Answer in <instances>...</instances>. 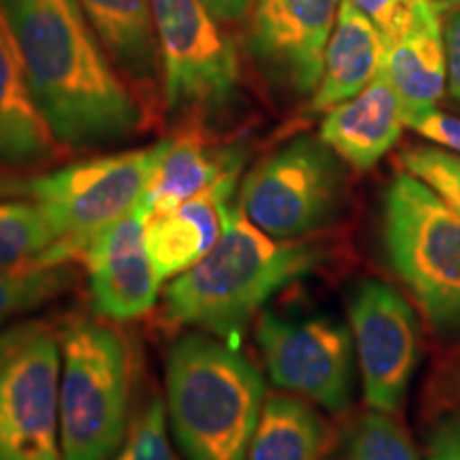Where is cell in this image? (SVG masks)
I'll use <instances>...</instances> for the list:
<instances>
[{
    "mask_svg": "<svg viewBox=\"0 0 460 460\" xmlns=\"http://www.w3.org/2000/svg\"><path fill=\"white\" fill-rule=\"evenodd\" d=\"M32 96L65 149L137 135L146 111L77 0H0Z\"/></svg>",
    "mask_w": 460,
    "mask_h": 460,
    "instance_id": "6da1fadb",
    "label": "cell"
},
{
    "mask_svg": "<svg viewBox=\"0 0 460 460\" xmlns=\"http://www.w3.org/2000/svg\"><path fill=\"white\" fill-rule=\"evenodd\" d=\"M326 261L324 247L307 237L267 234L234 200L214 250L166 286L164 315L172 324L234 343L269 298L315 273Z\"/></svg>",
    "mask_w": 460,
    "mask_h": 460,
    "instance_id": "7a4b0ae2",
    "label": "cell"
},
{
    "mask_svg": "<svg viewBox=\"0 0 460 460\" xmlns=\"http://www.w3.org/2000/svg\"><path fill=\"white\" fill-rule=\"evenodd\" d=\"M264 377L233 343L197 331L166 354V418L188 460H247Z\"/></svg>",
    "mask_w": 460,
    "mask_h": 460,
    "instance_id": "3957f363",
    "label": "cell"
},
{
    "mask_svg": "<svg viewBox=\"0 0 460 460\" xmlns=\"http://www.w3.org/2000/svg\"><path fill=\"white\" fill-rule=\"evenodd\" d=\"M132 354L122 332L90 318L60 335L62 460H113L130 429Z\"/></svg>",
    "mask_w": 460,
    "mask_h": 460,
    "instance_id": "277c9868",
    "label": "cell"
},
{
    "mask_svg": "<svg viewBox=\"0 0 460 460\" xmlns=\"http://www.w3.org/2000/svg\"><path fill=\"white\" fill-rule=\"evenodd\" d=\"M388 262L435 331H460V214L427 183L399 172L384 194Z\"/></svg>",
    "mask_w": 460,
    "mask_h": 460,
    "instance_id": "5b68a950",
    "label": "cell"
},
{
    "mask_svg": "<svg viewBox=\"0 0 460 460\" xmlns=\"http://www.w3.org/2000/svg\"><path fill=\"white\" fill-rule=\"evenodd\" d=\"M163 152L164 139L149 147L79 160L31 177L28 199L41 207L60 239L28 267H56L79 258L96 230L132 214Z\"/></svg>",
    "mask_w": 460,
    "mask_h": 460,
    "instance_id": "8992f818",
    "label": "cell"
},
{
    "mask_svg": "<svg viewBox=\"0 0 460 460\" xmlns=\"http://www.w3.org/2000/svg\"><path fill=\"white\" fill-rule=\"evenodd\" d=\"M341 158L320 137H296L245 175L237 205L275 239H305L337 216Z\"/></svg>",
    "mask_w": 460,
    "mask_h": 460,
    "instance_id": "52a82bcc",
    "label": "cell"
},
{
    "mask_svg": "<svg viewBox=\"0 0 460 460\" xmlns=\"http://www.w3.org/2000/svg\"><path fill=\"white\" fill-rule=\"evenodd\" d=\"M152 20L166 111L181 118L228 111L239 94V60L209 9L200 0H152Z\"/></svg>",
    "mask_w": 460,
    "mask_h": 460,
    "instance_id": "ba28073f",
    "label": "cell"
},
{
    "mask_svg": "<svg viewBox=\"0 0 460 460\" xmlns=\"http://www.w3.org/2000/svg\"><path fill=\"white\" fill-rule=\"evenodd\" d=\"M256 343L275 386L332 413L348 410L356 349L352 331L343 322L264 309L256 318Z\"/></svg>",
    "mask_w": 460,
    "mask_h": 460,
    "instance_id": "9c48e42d",
    "label": "cell"
},
{
    "mask_svg": "<svg viewBox=\"0 0 460 460\" xmlns=\"http://www.w3.org/2000/svg\"><path fill=\"white\" fill-rule=\"evenodd\" d=\"M362 390L369 410L399 413L420 365V324L393 286L362 279L348 298Z\"/></svg>",
    "mask_w": 460,
    "mask_h": 460,
    "instance_id": "30bf717a",
    "label": "cell"
},
{
    "mask_svg": "<svg viewBox=\"0 0 460 460\" xmlns=\"http://www.w3.org/2000/svg\"><path fill=\"white\" fill-rule=\"evenodd\" d=\"M0 460H62L60 339L49 326L0 367Z\"/></svg>",
    "mask_w": 460,
    "mask_h": 460,
    "instance_id": "8fae6325",
    "label": "cell"
},
{
    "mask_svg": "<svg viewBox=\"0 0 460 460\" xmlns=\"http://www.w3.org/2000/svg\"><path fill=\"white\" fill-rule=\"evenodd\" d=\"M341 0H254L247 48L264 71L296 94H314Z\"/></svg>",
    "mask_w": 460,
    "mask_h": 460,
    "instance_id": "7c38bea8",
    "label": "cell"
},
{
    "mask_svg": "<svg viewBox=\"0 0 460 460\" xmlns=\"http://www.w3.org/2000/svg\"><path fill=\"white\" fill-rule=\"evenodd\" d=\"M94 312L107 320H135L158 301L160 278L137 211L96 230L82 247Z\"/></svg>",
    "mask_w": 460,
    "mask_h": 460,
    "instance_id": "4fadbf2b",
    "label": "cell"
},
{
    "mask_svg": "<svg viewBox=\"0 0 460 460\" xmlns=\"http://www.w3.org/2000/svg\"><path fill=\"white\" fill-rule=\"evenodd\" d=\"M239 175L224 177L175 209L143 220L146 245L160 281L175 279L214 250L234 203Z\"/></svg>",
    "mask_w": 460,
    "mask_h": 460,
    "instance_id": "5bb4252c",
    "label": "cell"
},
{
    "mask_svg": "<svg viewBox=\"0 0 460 460\" xmlns=\"http://www.w3.org/2000/svg\"><path fill=\"white\" fill-rule=\"evenodd\" d=\"M444 13V0H418L410 24L388 43L382 73L399 96L405 126L435 109L446 90Z\"/></svg>",
    "mask_w": 460,
    "mask_h": 460,
    "instance_id": "9a60e30c",
    "label": "cell"
},
{
    "mask_svg": "<svg viewBox=\"0 0 460 460\" xmlns=\"http://www.w3.org/2000/svg\"><path fill=\"white\" fill-rule=\"evenodd\" d=\"M62 147L34 101L15 39L0 11V172L45 166Z\"/></svg>",
    "mask_w": 460,
    "mask_h": 460,
    "instance_id": "2e32d148",
    "label": "cell"
},
{
    "mask_svg": "<svg viewBox=\"0 0 460 460\" xmlns=\"http://www.w3.org/2000/svg\"><path fill=\"white\" fill-rule=\"evenodd\" d=\"M402 126L399 96L386 75L379 71L354 99L324 113L320 139L343 163L358 171H369L394 147Z\"/></svg>",
    "mask_w": 460,
    "mask_h": 460,
    "instance_id": "e0dca14e",
    "label": "cell"
},
{
    "mask_svg": "<svg viewBox=\"0 0 460 460\" xmlns=\"http://www.w3.org/2000/svg\"><path fill=\"white\" fill-rule=\"evenodd\" d=\"M245 156L243 147L211 146L197 128L181 130L177 137L164 139L163 156L135 211L146 220L175 209L224 177L239 175Z\"/></svg>",
    "mask_w": 460,
    "mask_h": 460,
    "instance_id": "ac0fdd59",
    "label": "cell"
},
{
    "mask_svg": "<svg viewBox=\"0 0 460 460\" xmlns=\"http://www.w3.org/2000/svg\"><path fill=\"white\" fill-rule=\"evenodd\" d=\"M388 41L352 0H341L337 24L326 45L324 68L309 101V111L326 113L329 109L354 99L382 71Z\"/></svg>",
    "mask_w": 460,
    "mask_h": 460,
    "instance_id": "d6986e66",
    "label": "cell"
},
{
    "mask_svg": "<svg viewBox=\"0 0 460 460\" xmlns=\"http://www.w3.org/2000/svg\"><path fill=\"white\" fill-rule=\"evenodd\" d=\"M109 58L141 94L156 88L163 75L152 20V0H77Z\"/></svg>",
    "mask_w": 460,
    "mask_h": 460,
    "instance_id": "ffe728a7",
    "label": "cell"
},
{
    "mask_svg": "<svg viewBox=\"0 0 460 460\" xmlns=\"http://www.w3.org/2000/svg\"><path fill=\"white\" fill-rule=\"evenodd\" d=\"M335 447L332 427L296 396L264 399L247 460H326Z\"/></svg>",
    "mask_w": 460,
    "mask_h": 460,
    "instance_id": "44dd1931",
    "label": "cell"
},
{
    "mask_svg": "<svg viewBox=\"0 0 460 460\" xmlns=\"http://www.w3.org/2000/svg\"><path fill=\"white\" fill-rule=\"evenodd\" d=\"M60 239L32 199L0 200V275L28 267Z\"/></svg>",
    "mask_w": 460,
    "mask_h": 460,
    "instance_id": "7402d4cb",
    "label": "cell"
},
{
    "mask_svg": "<svg viewBox=\"0 0 460 460\" xmlns=\"http://www.w3.org/2000/svg\"><path fill=\"white\" fill-rule=\"evenodd\" d=\"M77 271L68 264L22 267L0 275V326L17 315L43 307L73 288Z\"/></svg>",
    "mask_w": 460,
    "mask_h": 460,
    "instance_id": "603a6c76",
    "label": "cell"
},
{
    "mask_svg": "<svg viewBox=\"0 0 460 460\" xmlns=\"http://www.w3.org/2000/svg\"><path fill=\"white\" fill-rule=\"evenodd\" d=\"M341 460H418V450L396 413L371 410L349 427Z\"/></svg>",
    "mask_w": 460,
    "mask_h": 460,
    "instance_id": "cb8c5ba5",
    "label": "cell"
},
{
    "mask_svg": "<svg viewBox=\"0 0 460 460\" xmlns=\"http://www.w3.org/2000/svg\"><path fill=\"white\" fill-rule=\"evenodd\" d=\"M402 171L427 183L460 214V154L439 146H416L399 156Z\"/></svg>",
    "mask_w": 460,
    "mask_h": 460,
    "instance_id": "d4e9b609",
    "label": "cell"
},
{
    "mask_svg": "<svg viewBox=\"0 0 460 460\" xmlns=\"http://www.w3.org/2000/svg\"><path fill=\"white\" fill-rule=\"evenodd\" d=\"M113 460H180L166 430V407L163 401L152 399L143 407Z\"/></svg>",
    "mask_w": 460,
    "mask_h": 460,
    "instance_id": "484cf974",
    "label": "cell"
},
{
    "mask_svg": "<svg viewBox=\"0 0 460 460\" xmlns=\"http://www.w3.org/2000/svg\"><path fill=\"white\" fill-rule=\"evenodd\" d=\"M424 460H460V405L437 411L427 433Z\"/></svg>",
    "mask_w": 460,
    "mask_h": 460,
    "instance_id": "4316f807",
    "label": "cell"
},
{
    "mask_svg": "<svg viewBox=\"0 0 460 460\" xmlns=\"http://www.w3.org/2000/svg\"><path fill=\"white\" fill-rule=\"evenodd\" d=\"M427 396L430 407L437 411L460 405V345L437 360Z\"/></svg>",
    "mask_w": 460,
    "mask_h": 460,
    "instance_id": "83f0119b",
    "label": "cell"
},
{
    "mask_svg": "<svg viewBox=\"0 0 460 460\" xmlns=\"http://www.w3.org/2000/svg\"><path fill=\"white\" fill-rule=\"evenodd\" d=\"M352 3L369 17L390 43L410 24L418 0H352Z\"/></svg>",
    "mask_w": 460,
    "mask_h": 460,
    "instance_id": "f1b7e54d",
    "label": "cell"
},
{
    "mask_svg": "<svg viewBox=\"0 0 460 460\" xmlns=\"http://www.w3.org/2000/svg\"><path fill=\"white\" fill-rule=\"evenodd\" d=\"M407 126L416 130L418 135H422L424 139L437 143L439 147L460 154V118L430 109V111H424L418 118H413Z\"/></svg>",
    "mask_w": 460,
    "mask_h": 460,
    "instance_id": "f546056e",
    "label": "cell"
},
{
    "mask_svg": "<svg viewBox=\"0 0 460 460\" xmlns=\"http://www.w3.org/2000/svg\"><path fill=\"white\" fill-rule=\"evenodd\" d=\"M444 41L447 62V88L454 101L460 102V4H446Z\"/></svg>",
    "mask_w": 460,
    "mask_h": 460,
    "instance_id": "4dcf8cb0",
    "label": "cell"
},
{
    "mask_svg": "<svg viewBox=\"0 0 460 460\" xmlns=\"http://www.w3.org/2000/svg\"><path fill=\"white\" fill-rule=\"evenodd\" d=\"M45 326H48V322L43 320H24L15 322V324L0 326V367L4 365V360H7L17 348H22L28 339L37 335L39 331H43Z\"/></svg>",
    "mask_w": 460,
    "mask_h": 460,
    "instance_id": "1f68e13d",
    "label": "cell"
},
{
    "mask_svg": "<svg viewBox=\"0 0 460 460\" xmlns=\"http://www.w3.org/2000/svg\"><path fill=\"white\" fill-rule=\"evenodd\" d=\"M209 13L216 17L222 24H230V22H237L250 11L254 0H200Z\"/></svg>",
    "mask_w": 460,
    "mask_h": 460,
    "instance_id": "d6a6232c",
    "label": "cell"
},
{
    "mask_svg": "<svg viewBox=\"0 0 460 460\" xmlns=\"http://www.w3.org/2000/svg\"><path fill=\"white\" fill-rule=\"evenodd\" d=\"M31 180L15 177L11 172H0V200L4 199H28Z\"/></svg>",
    "mask_w": 460,
    "mask_h": 460,
    "instance_id": "836d02e7",
    "label": "cell"
},
{
    "mask_svg": "<svg viewBox=\"0 0 460 460\" xmlns=\"http://www.w3.org/2000/svg\"><path fill=\"white\" fill-rule=\"evenodd\" d=\"M446 4H460V0H444Z\"/></svg>",
    "mask_w": 460,
    "mask_h": 460,
    "instance_id": "e575fe53",
    "label": "cell"
}]
</instances>
